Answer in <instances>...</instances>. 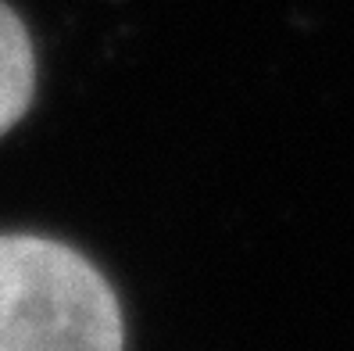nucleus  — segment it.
I'll list each match as a JSON object with an SVG mask.
<instances>
[{
	"label": "nucleus",
	"mask_w": 354,
	"mask_h": 351,
	"mask_svg": "<svg viewBox=\"0 0 354 351\" xmlns=\"http://www.w3.org/2000/svg\"><path fill=\"white\" fill-rule=\"evenodd\" d=\"M0 351H126L115 287L65 240L0 233Z\"/></svg>",
	"instance_id": "1"
},
{
	"label": "nucleus",
	"mask_w": 354,
	"mask_h": 351,
	"mask_svg": "<svg viewBox=\"0 0 354 351\" xmlns=\"http://www.w3.org/2000/svg\"><path fill=\"white\" fill-rule=\"evenodd\" d=\"M36 97V47L26 22L0 0V136L26 118Z\"/></svg>",
	"instance_id": "2"
}]
</instances>
